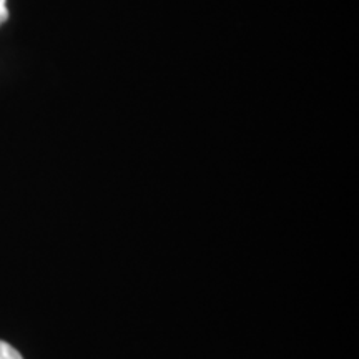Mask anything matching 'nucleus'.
<instances>
[{
	"instance_id": "nucleus-1",
	"label": "nucleus",
	"mask_w": 359,
	"mask_h": 359,
	"mask_svg": "<svg viewBox=\"0 0 359 359\" xmlns=\"http://www.w3.org/2000/svg\"><path fill=\"white\" fill-rule=\"evenodd\" d=\"M0 359H22V356L15 348L11 346V344L0 341Z\"/></svg>"
},
{
	"instance_id": "nucleus-2",
	"label": "nucleus",
	"mask_w": 359,
	"mask_h": 359,
	"mask_svg": "<svg viewBox=\"0 0 359 359\" xmlns=\"http://www.w3.org/2000/svg\"><path fill=\"white\" fill-rule=\"evenodd\" d=\"M8 19V8H7V0H0V25Z\"/></svg>"
}]
</instances>
